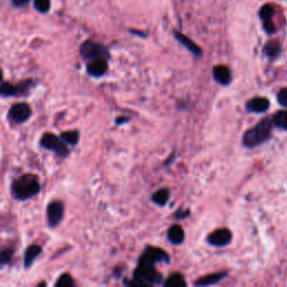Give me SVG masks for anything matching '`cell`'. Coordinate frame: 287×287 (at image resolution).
<instances>
[{
	"label": "cell",
	"instance_id": "30",
	"mask_svg": "<svg viewBox=\"0 0 287 287\" xmlns=\"http://www.w3.org/2000/svg\"><path fill=\"white\" fill-rule=\"evenodd\" d=\"M130 119L129 118H126V117H119L116 119V125H121V124H125V122H128Z\"/></svg>",
	"mask_w": 287,
	"mask_h": 287
},
{
	"label": "cell",
	"instance_id": "13",
	"mask_svg": "<svg viewBox=\"0 0 287 287\" xmlns=\"http://www.w3.org/2000/svg\"><path fill=\"white\" fill-rule=\"evenodd\" d=\"M228 275L227 271H222V272H217V273H212V274H209L201 277L198 281L194 282L195 286H208V285H213L217 284L219 282L222 281L225 277Z\"/></svg>",
	"mask_w": 287,
	"mask_h": 287
},
{
	"label": "cell",
	"instance_id": "23",
	"mask_svg": "<svg viewBox=\"0 0 287 287\" xmlns=\"http://www.w3.org/2000/svg\"><path fill=\"white\" fill-rule=\"evenodd\" d=\"M13 254H15V250L12 248H6L3 249L1 254H0V263H1V266L9 265L11 263Z\"/></svg>",
	"mask_w": 287,
	"mask_h": 287
},
{
	"label": "cell",
	"instance_id": "3",
	"mask_svg": "<svg viewBox=\"0 0 287 287\" xmlns=\"http://www.w3.org/2000/svg\"><path fill=\"white\" fill-rule=\"evenodd\" d=\"M273 126L274 125H273L272 118H265L261 120L244 134L243 145L247 148H254L267 142L271 138Z\"/></svg>",
	"mask_w": 287,
	"mask_h": 287
},
{
	"label": "cell",
	"instance_id": "8",
	"mask_svg": "<svg viewBox=\"0 0 287 287\" xmlns=\"http://www.w3.org/2000/svg\"><path fill=\"white\" fill-rule=\"evenodd\" d=\"M232 234L229 229L227 228H221V229H217L212 231L210 235L208 236L207 241L209 245L213 246V247H225L231 243Z\"/></svg>",
	"mask_w": 287,
	"mask_h": 287
},
{
	"label": "cell",
	"instance_id": "25",
	"mask_svg": "<svg viewBox=\"0 0 287 287\" xmlns=\"http://www.w3.org/2000/svg\"><path fill=\"white\" fill-rule=\"evenodd\" d=\"M35 8L39 12H47L51 8V0H35Z\"/></svg>",
	"mask_w": 287,
	"mask_h": 287
},
{
	"label": "cell",
	"instance_id": "6",
	"mask_svg": "<svg viewBox=\"0 0 287 287\" xmlns=\"http://www.w3.org/2000/svg\"><path fill=\"white\" fill-rule=\"evenodd\" d=\"M31 113H33V111H31V108L28 103L19 102L13 104L10 108V110L8 112V118L13 124L21 125L25 124L27 120H29Z\"/></svg>",
	"mask_w": 287,
	"mask_h": 287
},
{
	"label": "cell",
	"instance_id": "28",
	"mask_svg": "<svg viewBox=\"0 0 287 287\" xmlns=\"http://www.w3.org/2000/svg\"><path fill=\"white\" fill-rule=\"evenodd\" d=\"M264 29H265V31H267V34L275 33V26L272 22V20L264 21Z\"/></svg>",
	"mask_w": 287,
	"mask_h": 287
},
{
	"label": "cell",
	"instance_id": "9",
	"mask_svg": "<svg viewBox=\"0 0 287 287\" xmlns=\"http://www.w3.org/2000/svg\"><path fill=\"white\" fill-rule=\"evenodd\" d=\"M140 258L146 259V261L152 262L154 264L157 263L170 264V256H168V254L164 249L155 247V246H147V247L144 249Z\"/></svg>",
	"mask_w": 287,
	"mask_h": 287
},
{
	"label": "cell",
	"instance_id": "11",
	"mask_svg": "<svg viewBox=\"0 0 287 287\" xmlns=\"http://www.w3.org/2000/svg\"><path fill=\"white\" fill-rule=\"evenodd\" d=\"M270 106V100L267 98L256 97L249 100L246 104V109H247V111L253 113H264L268 110Z\"/></svg>",
	"mask_w": 287,
	"mask_h": 287
},
{
	"label": "cell",
	"instance_id": "18",
	"mask_svg": "<svg viewBox=\"0 0 287 287\" xmlns=\"http://www.w3.org/2000/svg\"><path fill=\"white\" fill-rule=\"evenodd\" d=\"M163 285L166 287H184L186 286V282L183 275L180 274V273H174L164 281Z\"/></svg>",
	"mask_w": 287,
	"mask_h": 287
},
{
	"label": "cell",
	"instance_id": "29",
	"mask_svg": "<svg viewBox=\"0 0 287 287\" xmlns=\"http://www.w3.org/2000/svg\"><path fill=\"white\" fill-rule=\"evenodd\" d=\"M190 216V210H183V209H180L179 211H176L174 218L175 219H185Z\"/></svg>",
	"mask_w": 287,
	"mask_h": 287
},
{
	"label": "cell",
	"instance_id": "7",
	"mask_svg": "<svg viewBox=\"0 0 287 287\" xmlns=\"http://www.w3.org/2000/svg\"><path fill=\"white\" fill-rule=\"evenodd\" d=\"M64 203L60 201V200H54V201L49 202L46 209L48 226L51 228H55L60 225L63 218H64Z\"/></svg>",
	"mask_w": 287,
	"mask_h": 287
},
{
	"label": "cell",
	"instance_id": "22",
	"mask_svg": "<svg viewBox=\"0 0 287 287\" xmlns=\"http://www.w3.org/2000/svg\"><path fill=\"white\" fill-rule=\"evenodd\" d=\"M61 138L64 140L67 145L75 146L80 142V133L77 130H69L61 134Z\"/></svg>",
	"mask_w": 287,
	"mask_h": 287
},
{
	"label": "cell",
	"instance_id": "17",
	"mask_svg": "<svg viewBox=\"0 0 287 287\" xmlns=\"http://www.w3.org/2000/svg\"><path fill=\"white\" fill-rule=\"evenodd\" d=\"M170 195L171 192L168 189H159L152 195V201L159 207H164L168 202V200H170Z\"/></svg>",
	"mask_w": 287,
	"mask_h": 287
},
{
	"label": "cell",
	"instance_id": "16",
	"mask_svg": "<svg viewBox=\"0 0 287 287\" xmlns=\"http://www.w3.org/2000/svg\"><path fill=\"white\" fill-rule=\"evenodd\" d=\"M175 37L186 49H189V51L192 53L194 56H197V57L202 56V49L200 48L197 44L193 43L190 38L186 37V36H184L181 33H175Z\"/></svg>",
	"mask_w": 287,
	"mask_h": 287
},
{
	"label": "cell",
	"instance_id": "15",
	"mask_svg": "<svg viewBox=\"0 0 287 287\" xmlns=\"http://www.w3.org/2000/svg\"><path fill=\"white\" fill-rule=\"evenodd\" d=\"M42 254V247L38 245H30L28 248L26 249L25 255H24V267L29 268L33 265L34 262L36 261L39 255Z\"/></svg>",
	"mask_w": 287,
	"mask_h": 287
},
{
	"label": "cell",
	"instance_id": "24",
	"mask_svg": "<svg viewBox=\"0 0 287 287\" xmlns=\"http://www.w3.org/2000/svg\"><path fill=\"white\" fill-rule=\"evenodd\" d=\"M74 285V281H73L71 275L67 274V273L61 275L60 279H58L55 283L56 287H73Z\"/></svg>",
	"mask_w": 287,
	"mask_h": 287
},
{
	"label": "cell",
	"instance_id": "1",
	"mask_svg": "<svg viewBox=\"0 0 287 287\" xmlns=\"http://www.w3.org/2000/svg\"><path fill=\"white\" fill-rule=\"evenodd\" d=\"M156 264L146 261V259L139 258L138 265L134 272V279L127 282L129 286H152V285H162L164 283L163 275L158 273Z\"/></svg>",
	"mask_w": 287,
	"mask_h": 287
},
{
	"label": "cell",
	"instance_id": "10",
	"mask_svg": "<svg viewBox=\"0 0 287 287\" xmlns=\"http://www.w3.org/2000/svg\"><path fill=\"white\" fill-rule=\"evenodd\" d=\"M108 60L107 58H97V60L90 61L86 64V72L88 74L95 79L103 76L108 71Z\"/></svg>",
	"mask_w": 287,
	"mask_h": 287
},
{
	"label": "cell",
	"instance_id": "14",
	"mask_svg": "<svg viewBox=\"0 0 287 287\" xmlns=\"http://www.w3.org/2000/svg\"><path fill=\"white\" fill-rule=\"evenodd\" d=\"M184 230L180 225H173L167 230V239L173 245H181L184 241Z\"/></svg>",
	"mask_w": 287,
	"mask_h": 287
},
{
	"label": "cell",
	"instance_id": "20",
	"mask_svg": "<svg viewBox=\"0 0 287 287\" xmlns=\"http://www.w3.org/2000/svg\"><path fill=\"white\" fill-rule=\"evenodd\" d=\"M0 93L3 98L18 97V88L17 84H12L10 82H2L1 88H0Z\"/></svg>",
	"mask_w": 287,
	"mask_h": 287
},
{
	"label": "cell",
	"instance_id": "21",
	"mask_svg": "<svg viewBox=\"0 0 287 287\" xmlns=\"http://www.w3.org/2000/svg\"><path fill=\"white\" fill-rule=\"evenodd\" d=\"M264 53L265 55L270 58L276 57L281 53V44L276 40H272V42H268L265 47H264Z\"/></svg>",
	"mask_w": 287,
	"mask_h": 287
},
{
	"label": "cell",
	"instance_id": "27",
	"mask_svg": "<svg viewBox=\"0 0 287 287\" xmlns=\"http://www.w3.org/2000/svg\"><path fill=\"white\" fill-rule=\"evenodd\" d=\"M277 101L282 107L287 108V88H283L277 93Z\"/></svg>",
	"mask_w": 287,
	"mask_h": 287
},
{
	"label": "cell",
	"instance_id": "26",
	"mask_svg": "<svg viewBox=\"0 0 287 287\" xmlns=\"http://www.w3.org/2000/svg\"><path fill=\"white\" fill-rule=\"evenodd\" d=\"M259 16H261L264 21L271 20L272 17L274 16V10H273V8L271 6H264L261 9V11H259Z\"/></svg>",
	"mask_w": 287,
	"mask_h": 287
},
{
	"label": "cell",
	"instance_id": "2",
	"mask_svg": "<svg viewBox=\"0 0 287 287\" xmlns=\"http://www.w3.org/2000/svg\"><path fill=\"white\" fill-rule=\"evenodd\" d=\"M40 192L38 177L34 174H24L11 183V194L18 201L34 198Z\"/></svg>",
	"mask_w": 287,
	"mask_h": 287
},
{
	"label": "cell",
	"instance_id": "19",
	"mask_svg": "<svg viewBox=\"0 0 287 287\" xmlns=\"http://www.w3.org/2000/svg\"><path fill=\"white\" fill-rule=\"evenodd\" d=\"M273 125H274L276 128L287 130V111L286 110H281L277 111L274 116L272 117Z\"/></svg>",
	"mask_w": 287,
	"mask_h": 287
},
{
	"label": "cell",
	"instance_id": "31",
	"mask_svg": "<svg viewBox=\"0 0 287 287\" xmlns=\"http://www.w3.org/2000/svg\"><path fill=\"white\" fill-rule=\"evenodd\" d=\"M28 1L29 0H13L16 6H24V4H26Z\"/></svg>",
	"mask_w": 287,
	"mask_h": 287
},
{
	"label": "cell",
	"instance_id": "4",
	"mask_svg": "<svg viewBox=\"0 0 287 287\" xmlns=\"http://www.w3.org/2000/svg\"><path fill=\"white\" fill-rule=\"evenodd\" d=\"M39 145L45 149L54 152L58 157L66 158L70 156V149L67 147V144L61 138V136L58 137L52 133L44 134L40 138Z\"/></svg>",
	"mask_w": 287,
	"mask_h": 287
},
{
	"label": "cell",
	"instance_id": "12",
	"mask_svg": "<svg viewBox=\"0 0 287 287\" xmlns=\"http://www.w3.org/2000/svg\"><path fill=\"white\" fill-rule=\"evenodd\" d=\"M213 79H215L219 84L229 85L232 80L229 67L225 65H217L213 67Z\"/></svg>",
	"mask_w": 287,
	"mask_h": 287
},
{
	"label": "cell",
	"instance_id": "5",
	"mask_svg": "<svg viewBox=\"0 0 287 287\" xmlns=\"http://www.w3.org/2000/svg\"><path fill=\"white\" fill-rule=\"evenodd\" d=\"M81 56L84 61L90 62L93 60H97V58H109V51L101 44L93 43L91 40H88L82 44V46L80 48Z\"/></svg>",
	"mask_w": 287,
	"mask_h": 287
}]
</instances>
